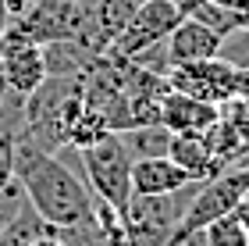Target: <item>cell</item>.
Returning <instances> with one entry per match:
<instances>
[{
  "instance_id": "obj_1",
  "label": "cell",
  "mask_w": 249,
  "mask_h": 246,
  "mask_svg": "<svg viewBox=\"0 0 249 246\" xmlns=\"http://www.w3.org/2000/svg\"><path fill=\"white\" fill-rule=\"evenodd\" d=\"M15 178L25 189V200L50 228H71L96 218V196L86 178L71 171L57 153L39 150L36 143L18 136L15 143Z\"/></svg>"
},
{
  "instance_id": "obj_2",
  "label": "cell",
  "mask_w": 249,
  "mask_h": 246,
  "mask_svg": "<svg viewBox=\"0 0 249 246\" xmlns=\"http://www.w3.org/2000/svg\"><path fill=\"white\" fill-rule=\"evenodd\" d=\"M199 182H203V178H196V182H189L182 189H175V193H157V196L132 193V200L118 214L128 243L132 246H164L167 236L175 232L178 218L185 214V207H189V200H192V193H196Z\"/></svg>"
},
{
  "instance_id": "obj_3",
  "label": "cell",
  "mask_w": 249,
  "mask_h": 246,
  "mask_svg": "<svg viewBox=\"0 0 249 246\" xmlns=\"http://www.w3.org/2000/svg\"><path fill=\"white\" fill-rule=\"evenodd\" d=\"M82 150V175L86 186L96 200L121 214L124 204L132 200V157L124 150V143L118 132H107L93 147H78Z\"/></svg>"
},
{
  "instance_id": "obj_4",
  "label": "cell",
  "mask_w": 249,
  "mask_h": 246,
  "mask_svg": "<svg viewBox=\"0 0 249 246\" xmlns=\"http://www.w3.org/2000/svg\"><path fill=\"white\" fill-rule=\"evenodd\" d=\"M167 86L178 89V93H189L196 100H207V104H224L239 93L242 72L231 68L228 61L221 57H207V61H189V64H171L167 68Z\"/></svg>"
},
{
  "instance_id": "obj_5",
  "label": "cell",
  "mask_w": 249,
  "mask_h": 246,
  "mask_svg": "<svg viewBox=\"0 0 249 246\" xmlns=\"http://www.w3.org/2000/svg\"><path fill=\"white\" fill-rule=\"evenodd\" d=\"M182 18L185 15H182V7H178L175 0H142V4L135 7V15L128 18V25L110 43V50L121 54V57H135V54L164 43Z\"/></svg>"
},
{
  "instance_id": "obj_6",
  "label": "cell",
  "mask_w": 249,
  "mask_h": 246,
  "mask_svg": "<svg viewBox=\"0 0 249 246\" xmlns=\"http://www.w3.org/2000/svg\"><path fill=\"white\" fill-rule=\"evenodd\" d=\"M217 118H221L217 104H207V100H196L189 93H178L171 86L160 96V125L171 129L175 136H203L210 125H217Z\"/></svg>"
},
{
  "instance_id": "obj_7",
  "label": "cell",
  "mask_w": 249,
  "mask_h": 246,
  "mask_svg": "<svg viewBox=\"0 0 249 246\" xmlns=\"http://www.w3.org/2000/svg\"><path fill=\"white\" fill-rule=\"evenodd\" d=\"M0 72H4L7 93L25 100L32 89L47 79L43 47L39 43H0Z\"/></svg>"
},
{
  "instance_id": "obj_8",
  "label": "cell",
  "mask_w": 249,
  "mask_h": 246,
  "mask_svg": "<svg viewBox=\"0 0 249 246\" xmlns=\"http://www.w3.org/2000/svg\"><path fill=\"white\" fill-rule=\"evenodd\" d=\"M164 47H167V61L171 64H189V61L217 57L221 36L213 29H207L203 21H196V18H182L171 29V36L164 39Z\"/></svg>"
},
{
  "instance_id": "obj_9",
  "label": "cell",
  "mask_w": 249,
  "mask_h": 246,
  "mask_svg": "<svg viewBox=\"0 0 249 246\" xmlns=\"http://www.w3.org/2000/svg\"><path fill=\"white\" fill-rule=\"evenodd\" d=\"M196 178H189L182 168H178L171 157H142V161H132V193H175Z\"/></svg>"
},
{
  "instance_id": "obj_10",
  "label": "cell",
  "mask_w": 249,
  "mask_h": 246,
  "mask_svg": "<svg viewBox=\"0 0 249 246\" xmlns=\"http://www.w3.org/2000/svg\"><path fill=\"white\" fill-rule=\"evenodd\" d=\"M167 157L182 168L189 178H213L221 171V161L213 157L207 136H171Z\"/></svg>"
},
{
  "instance_id": "obj_11",
  "label": "cell",
  "mask_w": 249,
  "mask_h": 246,
  "mask_svg": "<svg viewBox=\"0 0 249 246\" xmlns=\"http://www.w3.org/2000/svg\"><path fill=\"white\" fill-rule=\"evenodd\" d=\"M139 4L142 0H96V7H93V47H96V54L110 50V43L128 25V18L135 15Z\"/></svg>"
},
{
  "instance_id": "obj_12",
  "label": "cell",
  "mask_w": 249,
  "mask_h": 246,
  "mask_svg": "<svg viewBox=\"0 0 249 246\" xmlns=\"http://www.w3.org/2000/svg\"><path fill=\"white\" fill-rule=\"evenodd\" d=\"M124 150H128L132 161H142V157H167V147H171V129H164L160 121L153 125H135V129H124L118 132Z\"/></svg>"
},
{
  "instance_id": "obj_13",
  "label": "cell",
  "mask_w": 249,
  "mask_h": 246,
  "mask_svg": "<svg viewBox=\"0 0 249 246\" xmlns=\"http://www.w3.org/2000/svg\"><path fill=\"white\" fill-rule=\"evenodd\" d=\"M107 121H104V114H100L96 107H89V104H82V111L75 114V121H71V132H68V143L71 147H93V143H100L107 136Z\"/></svg>"
},
{
  "instance_id": "obj_14",
  "label": "cell",
  "mask_w": 249,
  "mask_h": 246,
  "mask_svg": "<svg viewBox=\"0 0 249 246\" xmlns=\"http://www.w3.org/2000/svg\"><path fill=\"white\" fill-rule=\"evenodd\" d=\"M203 239H207V246H249V232L239 218L231 214H221L213 218L207 228H203Z\"/></svg>"
},
{
  "instance_id": "obj_15",
  "label": "cell",
  "mask_w": 249,
  "mask_h": 246,
  "mask_svg": "<svg viewBox=\"0 0 249 246\" xmlns=\"http://www.w3.org/2000/svg\"><path fill=\"white\" fill-rule=\"evenodd\" d=\"M217 57L228 61L231 68H239V72H249V25H239V29H231L228 36H221Z\"/></svg>"
},
{
  "instance_id": "obj_16",
  "label": "cell",
  "mask_w": 249,
  "mask_h": 246,
  "mask_svg": "<svg viewBox=\"0 0 249 246\" xmlns=\"http://www.w3.org/2000/svg\"><path fill=\"white\" fill-rule=\"evenodd\" d=\"M231 214H235V218H239V221H242V225H246V232H249V193H246V196L239 200V204H235V207H231Z\"/></svg>"
},
{
  "instance_id": "obj_17",
  "label": "cell",
  "mask_w": 249,
  "mask_h": 246,
  "mask_svg": "<svg viewBox=\"0 0 249 246\" xmlns=\"http://www.w3.org/2000/svg\"><path fill=\"white\" fill-rule=\"evenodd\" d=\"M29 7H32L29 0H7V15H11V21H15V18H21Z\"/></svg>"
},
{
  "instance_id": "obj_18",
  "label": "cell",
  "mask_w": 249,
  "mask_h": 246,
  "mask_svg": "<svg viewBox=\"0 0 249 246\" xmlns=\"http://www.w3.org/2000/svg\"><path fill=\"white\" fill-rule=\"evenodd\" d=\"M32 246H64V243H61V236H57V228H47Z\"/></svg>"
},
{
  "instance_id": "obj_19",
  "label": "cell",
  "mask_w": 249,
  "mask_h": 246,
  "mask_svg": "<svg viewBox=\"0 0 249 246\" xmlns=\"http://www.w3.org/2000/svg\"><path fill=\"white\" fill-rule=\"evenodd\" d=\"M210 4H221V7H231V11H242V15H249V0H210Z\"/></svg>"
},
{
  "instance_id": "obj_20",
  "label": "cell",
  "mask_w": 249,
  "mask_h": 246,
  "mask_svg": "<svg viewBox=\"0 0 249 246\" xmlns=\"http://www.w3.org/2000/svg\"><path fill=\"white\" fill-rule=\"evenodd\" d=\"M171 246H207V239H203V232H192V236L178 239V243H171Z\"/></svg>"
},
{
  "instance_id": "obj_21",
  "label": "cell",
  "mask_w": 249,
  "mask_h": 246,
  "mask_svg": "<svg viewBox=\"0 0 249 246\" xmlns=\"http://www.w3.org/2000/svg\"><path fill=\"white\" fill-rule=\"evenodd\" d=\"M7 25H11V15H7V0H0V39H4Z\"/></svg>"
},
{
  "instance_id": "obj_22",
  "label": "cell",
  "mask_w": 249,
  "mask_h": 246,
  "mask_svg": "<svg viewBox=\"0 0 249 246\" xmlns=\"http://www.w3.org/2000/svg\"><path fill=\"white\" fill-rule=\"evenodd\" d=\"M29 4H39V7H53V4H61V0H29Z\"/></svg>"
}]
</instances>
